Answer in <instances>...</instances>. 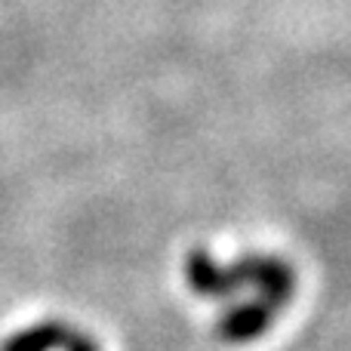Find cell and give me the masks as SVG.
Returning <instances> with one entry per match:
<instances>
[{"label":"cell","instance_id":"cell-1","mask_svg":"<svg viewBox=\"0 0 351 351\" xmlns=\"http://www.w3.org/2000/svg\"><path fill=\"white\" fill-rule=\"evenodd\" d=\"M185 280L204 299H228L243 287H253L259 302L271 305L274 311L290 305L296 293V271L278 256H243L222 265L200 247L185 256Z\"/></svg>","mask_w":351,"mask_h":351},{"label":"cell","instance_id":"cell-2","mask_svg":"<svg viewBox=\"0 0 351 351\" xmlns=\"http://www.w3.org/2000/svg\"><path fill=\"white\" fill-rule=\"evenodd\" d=\"M0 351H99L90 336L62 321H40L6 336Z\"/></svg>","mask_w":351,"mask_h":351},{"label":"cell","instance_id":"cell-3","mask_svg":"<svg viewBox=\"0 0 351 351\" xmlns=\"http://www.w3.org/2000/svg\"><path fill=\"white\" fill-rule=\"evenodd\" d=\"M271 324H274V308L256 299V302H243L225 311L216 327V336L222 342H228V346H247V342L265 336L271 330Z\"/></svg>","mask_w":351,"mask_h":351}]
</instances>
